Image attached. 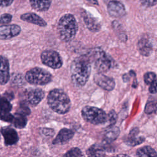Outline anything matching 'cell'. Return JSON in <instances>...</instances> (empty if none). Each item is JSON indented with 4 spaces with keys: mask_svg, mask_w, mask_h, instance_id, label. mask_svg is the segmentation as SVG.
Listing matches in <instances>:
<instances>
[{
    "mask_svg": "<svg viewBox=\"0 0 157 157\" xmlns=\"http://www.w3.org/2000/svg\"><path fill=\"white\" fill-rule=\"evenodd\" d=\"M83 19L87 28L92 32H98L100 30L101 25L98 20L90 13L84 11L83 12Z\"/></svg>",
    "mask_w": 157,
    "mask_h": 157,
    "instance_id": "11",
    "label": "cell"
},
{
    "mask_svg": "<svg viewBox=\"0 0 157 157\" xmlns=\"http://www.w3.org/2000/svg\"><path fill=\"white\" fill-rule=\"evenodd\" d=\"M140 1L142 6L147 7H153L155 6L157 2L156 0H140Z\"/></svg>",
    "mask_w": 157,
    "mask_h": 157,
    "instance_id": "30",
    "label": "cell"
},
{
    "mask_svg": "<svg viewBox=\"0 0 157 157\" xmlns=\"http://www.w3.org/2000/svg\"><path fill=\"white\" fill-rule=\"evenodd\" d=\"M120 129L113 126H109L104 131L103 135V139L107 143H111L117 139L120 135Z\"/></svg>",
    "mask_w": 157,
    "mask_h": 157,
    "instance_id": "18",
    "label": "cell"
},
{
    "mask_svg": "<svg viewBox=\"0 0 157 157\" xmlns=\"http://www.w3.org/2000/svg\"><path fill=\"white\" fill-rule=\"evenodd\" d=\"M139 129L137 128H133L129 132L125 143L129 146H136L142 144L145 138L143 136H138Z\"/></svg>",
    "mask_w": 157,
    "mask_h": 157,
    "instance_id": "17",
    "label": "cell"
},
{
    "mask_svg": "<svg viewBox=\"0 0 157 157\" xmlns=\"http://www.w3.org/2000/svg\"><path fill=\"white\" fill-rule=\"evenodd\" d=\"M91 69V63L87 55L75 58L71 66V77L74 85L83 86L87 82Z\"/></svg>",
    "mask_w": 157,
    "mask_h": 157,
    "instance_id": "1",
    "label": "cell"
},
{
    "mask_svg": "<svg viewBox=\"0 0 157 157\" xmlns=\"http://www.w3.org/2000/svg\"><path fill=\"white\" fill-rule=\"evenodd\" d=\"M63 157H84V155L79 148L75 147L69 150Z\"/></svg>",
    "mask_w": 157,
    "mask_h": 157,
    "instance_id": "25",
    "label": "cell"
},
{
    "mask_svg": "<svg viewBox=\"0 0 157 157\" xmlns=\"http://www.w3.org/2000/svg\"><path fill=\"white\" fill-rule=\"evenodd\" d=\"M78 26L75 17L69 13L65 14L59 20L57 31L60 39L64 42H69L75 36Z\"/></svg>",
    "mask_w": 157,
    "mask_h": 157,
    "instance_id": "3",
    "label": "cell"
},
{
    "mask_svg": "<svg viewBox=\"0 0 157 157\" xmlns=\"http://www.w3.org/2000/svg\"><path fill=\"white\" fill-rule=\"evenodd\" d=\"M12 123L14 126L17 128H23L27 123V119L25 115L20 113H15L14 115H13Z\"/></svg>",
    "mask_w": 157,
    "mask_h": 157,
    "instance_id": "23",
    "label": "cell"
},
{
    "mask_svg": "<svg viewBox=\"0 0 157 157\" xmlns=\"http://www.w3.org/2000/svg\"><path fill=\"white\" fill-rule=\"evenodd\" d=\"M12 108V105L9 99L4 96L0 95V110L6 112H10Z\"/></svg>",
    "mask_w": 157,
    "mask_h": 157,
    "instance_id": "24",
    "label": "cell"
},
{
    "mask_svg": "<svg viewBox=\"0 0 157 157\" xmlns=\"http://www.w3.org/2000/svg\"><path fill=\"white\" fill-rule=\"evenodd\" d=\"M18 113H21L24 115H29L30 113V110L29 109V108L26 105L21 104Z\"/></svg>",
    "mask_w": 157,
    "mask_h": 157,
    "instance_id": "31",
    "label": "cell"
},
{
    "mask_svg": "<svg viewBox=\"0 0 157 157\" xmlns=\"http://www.w3.org/2000/svg\"><path fill=\"white\" fill-rule=\"evenodd\" d=\"M25 79L31 84L44 85L52 81V75L42 68L34 67L26 73Z\"/></svg>",
    "mask_w": 157,
    "mask_h": 157,
    "instance_id": "5",
    "label": "cell"
},
{
    "mask_svg": "<svg viewBox=\"0 0 157 157\" xmlns=\"http://www.w3.org/2000/svg\"><path fill=\"white\" fill-rule=\"evenodd\" d=\"M13 0H0V7H7L10 6Z\"/></svg>",
    "mask_w": 157,
    "mask_h": 157,
    "instance_id": "32",
    "label": "cell"
},
{
    "mask_svg": "<svg viewBox=\"0 0 157 157\" xmlns=\"http://www.w3.org/2000/svg\"><path fill=\"white\" fill-rule=\"evenodd\" d=\"M93 80L97 85L107 91H112L115 86V82L112 78L102 73L96 74L94 75Z\"/></svg>",
    "mask_w": 157,
    "mask_h": 157,
    "instance_id": "8",
    "label": "cell"
},
{
    "mask_svg": "<svg viewBox=\"0 0 157 157\" xmlns=\"http://www.w3.org/2000/svg\"><path fill=\"white\" fill-rule=\"evenodd\" d=\"M82 115L85 120L93 124H102L107 121L105 112L96 107L85 106L82 110Z\"/></svg>",
    "mask_w": 157,
    "mask_h": 157,
    "instance_id": "6",
    "label": "cell"
},
{
    "mask_svg": "<svg viewBox=\"0 0 157 157\" xmlns=\"http://www.w3.org/2000/svg\"><path fill=\"white\" fill-rule=\"evenodd\" d=\"M149 91L152 94H155L156 93V80L150 84Z\"/></svg>",
    "mask_w": 157,
    "mask_h": 157,
    "instance_id": "33",
    "label": "cell"
},
{
    "mask_svg": "<svg viewBox=\"0 0 157 157\" xmlns=\"http://www.w3.org/2000/svg\"><path fill=\"white\" fill-rule=\"evenodd\" d=\"M107 11L109 15L114 18H121L126 14L124 6L117 1H111L109 2Z\"/></svg>",
    "mask_w": 157,
    "mask_h": 157,
    "instance_id": "10",
    "label": "cell"
},
{
    "mask_svg": "<svg viewBox=\"0 0 157 157\" xmlns=\"http://www.w3.org/2000/svg\"><path fill=\"white\" fill-rule=\"evenodd\" d=\"M47 102L53 111L59 114L67 113L71 107L69 98L60 89H54L50 91L47 96Z\"/></svg>",
    "mask_w": 157,
    "mask_h": 157,
    "instance_id": "2",
    "label": "cell"
},
{
    "mask_svg": "<svg viewBox=\"0 0 157 157\" xmlns=\"http://www.w3.org/2000/svg\"><path fill=\"white\" fill-rule=\"evenodd\" d=\"M21 32V28L15 24L0 26V39H9L18 36Z\"/></svg>",
    "mask_w": 157,
    "mask_h": 157,
    "instance_id": "9",
    "label": "cell"
},
{
    "mask_svg": "<svg viewBox=\"0 0 157 157\" xmlns=\"http://www.w3.org/2000/svg\"><path fill=\"white\" fill-rule=\"evenodd\" d=\"M86 55L91 61V65H93L94 68L98 73L106 72L112 66L111 59L101 48H94Z\"/></svg>",
    "mask_w": 157,
    "mask_h": 157,
    "instance_id": "4",
    "label": "cell"
},
{
    "mask_svg": "<svg viewBox=\"0 0 157 157\" xmlns=\"http://www.w3.org/2000/svg\"><path fill=\"white\" fill-rule=\"evenodd\" d=\"M74 136V132L67 128H63L59 131L58 135L53 141L55 145L63 144L68 142Z\"/></svg>",
    "mask_w": 157,
    "mask_h": 157,
    "instance_id": "16",
    "label": "cell"
},
{
    "mask_svg": "<svg viewBox=\"0 0 157 157\" xmlns=\"http://www.w3.org/2000/svg\"><path fill=\"white\" fill-rule=\"evenodd\" d=\"M45 93L44 91L39 88L30 90L27 94V100L32 105H37L44 98Z\"/></svg>",
    "mask_w": 157,
    "mask_h": 157,
    "instance_id": "15",
    "label": "cell"
},
{
    "mask_svg": "<svg viewBox=\"0 0 157 157\" xmlns=\"http://www.w3.org/2000/svg\"><path fill=\"white\" fill-rule=\"evenodd\" d=\"M86 155L88 157H105V151L102 146L94 144L86 150Z\"/></svg>",
    "mask_w": 157,
    "mask_h": 157,
    "instance_id": "21",
    "label": "cell"
},
{
    "mask_svg": "<svg viewBox=\"0 0 157 157\" xmlns=\"http://www.w3.org/2000/svg\"><path fill=\"white\" fill-rule=\"evenodd\" d=\"M117 120V115L115 110H111L109 112L108 115L107 116V120L109 121L110 126H113L115 124Z\"/></svg>",
    "mask_w": 157,
    "mask_h": 157,
    "instance_id": "27",
    "label": "cell"
},
{
    "mask_svg": "<svg viewBox=\"0 0 157 157\" xmlns=\"http://www.w3.org/2000/svg\"><path fill=\"white\" fill-rule=\"evenodd\" d=\"M13 116L10 114L9 112H6L0 110V120L7 121V122H12L13 120Z\"/></svg>",
    "mask_w": 157,
    "mask_h": 157,
    "instance_id": "28",
    "label": "cell"
},
{
    "mask_svg": "<svg viewBox=\"0 0 157 157\" xmlns=\"http://www.w3.org/2000/svg\"><path fill=\"white\" fill-rule=\"evenodd\" d=\"M29 2L33 9L44 12L47 11L50 7L52 0H29Z\"/></svg>",
    "mask_w": 157,
    "mask_h": 157,
    "instance_id": "20",
    "label": "cell"
},
{
    "mask_svg": "<svg viewBox=\"0 0 157 157\" xmlns=\"http://www.w3.org/2000/svg\"><path fill=\"white\" fill-rule=\"evenodd\" d=\"M0 133H1V131H0ZM0 139H1V135H0Z\"/></svg>",
    "mask_w": 157,
    "mask_h": 157,
    "instance_id": "37",
    "label": "cell"
},
{
    "mask_svg": "<svg viewBox=\"0 0 157 157\" xmlns=\"http://www.w3.org/2000/svg\"><path fill=\"white\" fill-rule=\"evenodd\" d=\"M10 79L9 63L7 58L0 55V84H6Z\"/></svg>",
    "mask_w": 157,
    "mask_h": 157,
    "instance_id": "13",
    "label": "cell"
},
{
    "mask_svg": "<svg viewBox=\"0 0 157 157\" xmlns=\"http://www.w3.org/2000/svg\"><path fill=\"white\" fill-rule=\"evenodd\" d=\"M40 58L44 64L52 69H59L63 64L60 55L54 50H47L44 51L40 55Z\"/></svg>",
    "mask_w": 157,
    "mask_h": 157,
    "instance_id": "7",
    "label": "cell"
},
{
    "mask_svg": "<svg viewBox=\"0 0 157 157\" xmlns=\"http://www.w3.org/2000/svg\"><path fill=\"white\" fill-rule=\"evenodd\" d=\"M12 15L9 13H4L0 16V24L7 25L12 21Z\"/></svg>",
    "mask_w": 157,
    "mask_h": 157,
    "instance_id": "29",
    "label": "cell"
},
{
    "mask_svg": "<svg viewBox=\"0 0 157 157\" xmlns=\"http://www.w3.org/2000/svg\"><path fill=\"white\" fill-rule=\"evenodd\" d=\"M137 48L141 55L148 56H149L153 50L152 45L147 38H142L137 44Z\"/></svg>",
    "mask_w": 157,
    "mask_h": 157,
    "instance_id": "19",
    "label": "cell"
},
{
    "mask_svg": "<svg viewBox=\"0 0 157 157\" xmlns=\"http://www.w3.org/2000/svg\"><path fill=\"white\" fill-rule=\"evenodd\" d=\"M44 135L46 136H51L53 134V131L51 129H45L44 128L42 129V132Z\"/></svg>",
    "mask_w": 157,
    "mask_h": 157,
    "instance_id": "34",
    "label": "cell"
},
{
    "mask_svg": "<svg viewBox=\"0 0 157 157\" xmlns=\"http://www.w3.org/2000/svg\"><path fill=\"white\" fill-rule=\"evenodd\" d=\"M88 1H90V2L94 4H96V5L98 4V2L97 0H88Z\"/></svg>",
    "mask_w": 157,
    "mask_h": 157,
    "instance_id": "36",
    "label": "cell"
},
{
    "mask_svg": "<svg viewBox=\"0 0 157 157\" xmlns=\"http://www.w3.org/2000/svg\"><path fill=\"white\" fill-rule=\"evenodd\" d=\"M4 137L5 144L6 145H12L16 144L18 140V136L16 131L10 126L4 127L1 132Z\"/></svg>",
    "mask_w": 157,
    "mask_h": 157,
    "instance_id": "12",
    "label": "cell"
},
{
    "mask_svg": "<svg viewBox=\"0 0 157 157\" xmlns=\"http://www.w3.org/2000/svg\"><path fill=\"white\" fill-rule=\"evenodd\" d=\"M20 18L25 21L31 23L42 27H45L47 26L46 21L40 16L34 13L28 12L22 14L20 16Z\"/></svg>",
    "mask_w": 157,
    "mask_h": 157,
    "instance_id": "14",
    "label": "cell"
},
{
    "mask_svg": "<svg viewBox=\"0 0 157 157\" xmlns=\"http://www.w3.org/2000/svg\"><path fill=\"white\" fill-rule=\"evenodd\" d=\"M113 157H130L129 156L127 155H124V154H121V155H117L115 156H113Z\"/></svg>",
    "mask_w": 157,
    "mask_h": 157,
    "instance_id": "35",
    "label": "cell"
},
{
    "mask_svg": "<svg viewBox=\"0 0 157 157\" xmlns=\"http://www.w3.org/2000/svg\"><path fill=\"white\" fill-rule=\"evenodd\" d=\"M137 157H157L156 151L150 146L139 148L136 152Z\"/></svg>",
    "mask_w": 157,
    "mask_h": 157,
    "instance_id": "22",
    "label": "cell"
},
{
    "mask_svg": "<svg viewBox=\"0 0 157 157\" xmlns=\"http://www.w3.org/2000/svg\"><path fill=\"white\" fill-rule=\"evenodd\" d=\"M144 82L147 85H150L152 82L156 80V74L152 72H148L145 74L144 76Z\"/></svg>",
    "mask_w": 157,
    "mask_h": 157,
    "instance_id": "26",
    "label": "cell"
}]
</instances>
